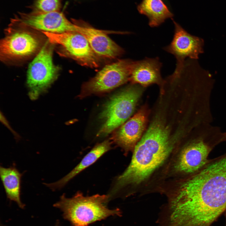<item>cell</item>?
Returning a JSON list of instances; mask_svg holds the SVG:
<instances>
[{"instance_id":"cell-8","label":"cell","mask_w":226,"mask_h":226,"mask_svg":"<svg viewBox=\"0 0 226 226\" xmlns=\"http://www.w3.org/2000/svg\"><path fill=\"white\" fill-rule=\"evenodd\" d=\"M41 32L49 42L60 46L65 56L83 66L91 68L99 66V57L92 49L86 38L80 33L77 31L59 34Z\"/></svg>"},{"instance_id":"cell-14","label":"cell","mask_w":226,"mask_h":226,"mask_svg":"<svg viewBox=\"0 0 226 226\" xmlns=\"http://www.w3.org/2000/svg\"><path fill=\"white\" fill-rule=\"evenodd\" d=\"M162 66V63L158 57H146L142 60L134 61L129 80L133 83L143 86L161 83Z\"/></svg>"},{"instance_id":"cell-2","label":"cell","mask_w":226,"mask_h":226,"mask_svg":"<svg viewBox=\"0 0 226 226\" xmlns=\"http://www.w3.org/2000/svg\"><path fill=\"white\" fill-rule=\"evenodd\" d=\"M172 149L168 128L156 119L135 146L131 163L117 179L115 191L143 182L163 164Z\"/></svg>"},{"instance_id":"cell-5","label":"cell","mask_w":226,"mask_h":226,"mask_svg":"<svg viewBox=\"0 0 226 226\" xmlns=\"http://www.w3.org/2000/svg\"><path fill=\"white\" fill-rule=\"evenodd\" d=\"M141 91L139 86L132 85L109 98L99 116L103 123L97 136H106L125 123L134 111Z\"/></svg>"},{"instance_id":"cell-15","label":"cell","mask_w":226,"mask_h":226,"mask_svg":"<svg viewBox=\"0 0 226 226\" xmlns=\"http://www.w3.org/2000/svg\"><path fill=\"white\" fill-rule=\"evenodd\" d=\"M111 142L108 140L96 145L83 159L80 163L70 172L59 180L45 185L55 191L63 187L73 178L94 163L102 155L111 148Z\"/></svg>"},{"instance_id":"cell-19","label":"cell","mask_w":226,"mask_h":226,"mask_svg":"<svg viewBox=\"0 0 226 226\" xmlns=\"http://www.w3.org/2000/svg\"><path fill=\"white\" fill-rule=\"evenodd\" d=\"M55 226H60L59 224L58 223H56V225Z\"/></svg>"},{"instance_id":"cell-7","label":"cell","mask_w":226,"mask_h":226,"mask_svg":"<svg viewBox=\"0 0 226 226\" xmlns=\"http://www.w3.org/2000/svg\"><path fill=\"white\" fill-rule=\"evenodd\" d=\"M50 44L48 40L46 42L29 67L27 83L29 95L33 100L45 91L58 75V68L53 62Z\"/></svg>"},{"instance_id":"cell-18","label":"cell","mask_w":226,"mask_h":226,"mask_svg":"<svg viewBox=\"0 0 226 226\" xmlns=\"http://www.w3.org/2000/svg\"><path fill=\"white\" fill-rule=\"evenodd\" d=\"M61 6V0H37L33 12L44 13L58 11Z\"/></svg>"},{"instance_id":"cell-3","label":"cell","mask_w":226,"mask_h":226,"mask_svg":"<svg viewBox=\"0 0 226 226\" xmlns=\"http://www.w3.org/2000/svg\"><path fill=\"white\" fill-rule=\"evenodd\" d=\"M225 141L226 131L219 127L209 123L196 126L179 152L173 165L174 171L182 179L194 174L208 162L213 148Z\"/></svg>"},{"instance_id":"cell-10","label":"cell","mask_w":226,"mask_h":226,"mask_svg":"<svg viewBox=\"0 0 226 226\" xmlns=\"http://www.w3.org/2000/svg\"><path fill=\"white\" fill-rule=\"evenodd\" d=\"M12 23L41 32L55 34L77 31L78 26L69 21L59 11L44 13H20L12 19Z\"/></svg>"},{"instance_id":"cell-9","label":"cell","mask_w":226,"mask_h":226,"mask_svg":"<svg viewBox=\"0 0 226 226\" xmlns=\"http://www.w3.org/2000/svg\"><path fill=\"white\" fill-rule=\"evenodd\" d=\"M19 27L21 29L10 27L8 30V33L1 40L0 58L3 61L27 58L41 47V40L37 35Z\"/></svg>"},{"instance_id":"cell-17","label":"cell","mask_w":226,"mask_h":226,"mask_svg":"<svg viewBox=\"0 0 226 226\" xmlns=\"http://www.w3.org/2000/svg\"><path fill=\"white\" fill-rule=\"evenodd\" d=\"M138 10L148 19L151 27L159 26L173 15L161 0H143Z\"/></svg>"},{"instance_id":"cell-1","label":"cell","mask_w":226,"mask_h":226,"mask_svg":"<svg viewBox=\"0 0 226 226\" xmlns=\"http://www.w3.org/2000/svg\"><path fill=\"white\" fill-rule=\"evenodd\" d=\"M173 201L177 214L189 226H210L226 211V152L182 179Z\"/></svg>"},{"instance_id":"cell-16","label":"cell","mask_w":226,"mask_h":226,"mask_svg":"<svg viewBox=\"0 0 226 226\" xmlns=\"http://www.w3.org/2000/svg\"><path fill=\"white\" fill-rule=\"evenodd\" d=\"M0 175L8 198L15 202L23 208L25 205L21 201V179L22 174L15 166L9 168L0 167Z\"/></svg>"},{"instance_id":"cell-12","label":"cell","mask_w":226,"mask_h":226,"mask_svg":"<svg viewBox=\"0 0 226 226\" xmlns=\"http://www.w3.org/2000/svg\"><path fill=\"white\" fill-rule=\"evenodd\" d=\"M146 121L144 112L138 111L114 132L111 140L125 153L134 150L140 140Z\"/></svg>"},{"instance_id":"cell-6","label":"cell","mask_w":226,"mask_h":226,"mask_svg":"<svg viewBox=\"0 0 226 226\" xmlns=\"http://www.w3.org/2000/svg\"><path fill=\"white\" fill-rule=\"evenodd\" d=\"M133 61L122 59L106 65L83 85L80 98L110 91L129 80Z\"/></svg>"},{"instance_id":"cell-4","label":"cell","mask_w":226,"mask_h":226,"mask_svg":"<svg viewBox=\"0 0 226 226\" xmlns=\"http://www.w3.org/2000/svg\"><path fill=\"white\" fill-rule=\"evenodd\" d=\"M109 199V196L105 195L84 196L80 192L69 198L64 194L53 206L62 212L63 218L73 226H88L111 216H121L119 209L107 207Z\"/></svg>"},{"instance_id":"cell-20","label":"cell","mask_w":226,"mask_h":226,"mask_svg":"<svg viewBox=\"0 0 226 226\" xmlns=\"http://www.w3.org/2000/svg\"><path fill=\"white\" fill-rule=\"evenodd\" d=\"M225 216L226 218V212H225Z\"/></svg>"},{"instance_id":"cell-11","label":"cell","mask_w":226,"mask_h":226,"mask_svg":"<svg viewBox=\"0 0 226 226\" xmlns=\"http://www.w3.org/2000/svg\"><path fill=\"white\" fill-rule=\"evenodd\" d=\"M173 22L175 30L173 39L163 49L175 57L176 67L173 73L177 74L182 69L185 58H198L199 55L202 52L203 41L201 39L189 34L175 21Z\"/></svg>"},{"instance_id":"cell-13","label":"cell","mask_w":226,"mask_h":226,"mask_svg":"<svg viewBox=\"0 0 226 226\" xmlns=\"http://www.w3.org/2000/svg\"><path fill=\"white\" fill-rule=\"evenodd\" d=\"M77 31L86 38L99 57L114 59L124 52V50L107 36L105 31L78 25Z\"/></svg>"}]
</instances>
